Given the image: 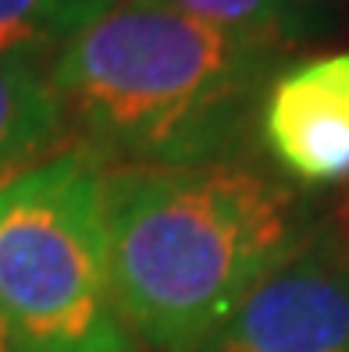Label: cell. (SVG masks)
I'll return each mask as SVG.
<instances>
[{
    "label": "cell",
    "mask_w": 349,
    "mask_h": 352,
    "mask_svg": "<svg viewBox=\"0 0 349 352\" xmlns=\"http://www.w3.org/2000/svg\"><path fill=\"white\" fill-rule=\"evenodd\" d=\"M200 22L253 36L282 50H299L317 36H328L349 0H168Z\"/></svg>",
    "instance_id": "52a82bcc"
},
{
    "label": "cell",
    "mask_w": 349,
    "mask_h": 352,
    "mask_svg": "<svg viewBox=\"0 0 349 352\" xmlns=\"http://www.w3.org/2000/svg\"><path fill=\"white\" fill-rule=\"evenodd\" d=\"M0 352H18L14 342H11V335H8V327H4V320H0Z\"/></svg>",
    "instance_id": "9c48e42d"
},
{
    "label": "cell",
    "mask_w": 349,
    "mask_h": 352,
    "mask_svg": "<svg viewBox=\"0 0 349 352\" xmlns=\"http://www.w3.org/2000/svg\"><path fill=\"white\" fill-rule=\"evenodd\" d=\"M289 50L218 29L168 0H114L50 57L78 146L111 168L253 160L257 118Z\"/></svg>",
    "instance_id": "6da1fadb"
},
{
    "label": "cell",
    "mask_w": 349,
    "mask_h": 352,
    "mask_svg": "<svg viewBox=\"0 0 349 352\" xmlns=\"http://www.w3.org/2000/svg\"><path fill=\"white\" fill-rule=\"evenodd\" d=\"M257 139L299 189L349 182V50L285 65L264 93Z\"/></svg>",
    "instance_id": "5b68a950"
},
{
    "label": "cell",
    "mask_w": 349,
    "mask_h": 352,
    "mask_svg": "<svg viewBox=\"0 0 349 352\" xmlns=\"http://www.w3.org/2000/svg\"><path fill=\"white\" fill-rule=\"evenodd\" d=\"M72 142L50 82V60L0 57V182Z\"/></svg>",
    "instance_id": "8992f818"
},
{
    "label": "cell",
    "mask_w": 349,
    "mask_h": 352,
    "mask_svg": "<svg viewBox=\"0 0 349 352\" xmlns=\"http://www.w3.org/2000/svg\"><path fill=\"white\" fill-rule=\"evenodd\" d=\"M114 0H0V57L50 60Z\"/></svg>",
    "instance_id": "ba28073f"
},
{
    "label": "cell",
    "mask_w": 349,
    "mask_h": 352,
    "mask_svg": "<svg viewBox=\"0 0 349 352\" xmlns=\"http://www.w3.org/2000/svg\"><path fill=\"white\" fill-rule=\"evenodd\" d=\"M118 306L142 352H189L321 224L257 160L104 171Z\"/></svg>",
    "instance_id": "7a4b0ae2"
},
{
    "label": "cell",
    "mask_w": 349,
    "mask_h": 352,
    "mask_svg": "<svg viewBox=\"0 0 349 352\" xmlns=\"http://www.w3.org/2000/svg\"><path fill=\"white\" fill-rule=\"evenodd\" d=\"M189 352H349V228L317 224Z\"/></svg>",
    "instance_id": "277c9868"
},
{
    "label": "cell",
    "mask_w": 349,
    "mask_h": 352,
    "mask_svg": "<svg viewBox=\"0 0 349 352\" xmlns=\"http://www.w3.org/2000/svg\"><path fill=\"white\" fill-rule=\"evenodd\" d=\"M104 171L68 142L0 182V320L18 352H142L114 292Z\"/></svg>",
    "instance_id": "3957f363"
}]
</instances>
